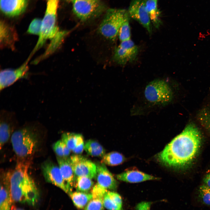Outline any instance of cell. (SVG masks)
<instances>
[{
  "mask_svg": "<svg viewBox=\"0 0 210 210\" xmlns=\"http://www.w3.org/2000/svg\"><path fill=\"white\" fill-rule=\"evenodd\" d=\"M202 137L200 131L190 123L167 145L158 155L159 161L169 167L180 168L189 164L193 159L200 147Z\"/></svg>",
  "mask_w": 210,
  "mask_h": 210,
  "instance_id": "6da1fadb",
  "label": "cell"
},
{
  "mask_svg": "<svg viewBox=\"0 0 210 210\" xmlns=\"http://www.w3.org/2000/svg\"><path fill=\"white\" fill-rule=\"evenodd\" d=\"M29 164L24 160L19 161L14 170L9 172L10 189L14 201L34 205L39 195L34 182L28 174Z\"/></svg>",
  "mask_w": 210,
  "mask_h": 210,
  "instance_id": "7a4b0ae2",
  "label": "cell"
},
{
  "mask_svg": "<svg viewBox=\"0 0 210 210\" xmlns=\"http://www.w3.org/2000/svg\"><path fill=\"white\" fill-rule=\"evenodd\" d=\"M42 128L41 123L34 121L26 123L15 130L11 137V141L18 157L24 159L33 154Z\"/></svg>",
  "mask_w": 210,
  "mask_h": 210,
  "instance_id": "3957f363",
  "label": "cell"
},
{
  "mask_svg": "<svg viewBox=\"0 0 210 210\" xmlns=\"http://www.w3.org/2000/svg\"><path fill=\"white\" fill-rule=\"evenodd\" d=\"M128 14V12L124 9H108L99 26V32L106 39L114 41Z\"/></svg>",
  "mask_w": 210,
  "mask_h": 210,
  "instance_id": "277c9868",
  "label": "cell"
},
{
  "mask_svg": "<svg viewBox=\"0 0 210 210\" xmlns=\"http://www.w3.org/2000/svg\"><path fill=\"white\" fill-rule=\"evenodd\" d=\"M144 94L149 102L156 104L165 105L173 98V93L168 84L160 79L153 80L146 87Z\"/></svg>",
  "mask_w": 210,
  "mask_h": 210,
  "instance_id": "5b68a950",
  "label": "cell"
},
{
  "mask_svg": "<svg viewBox=\"0 0 210 210\" xmlns=\"http://www.w3.org/2000/svg\"><path fill=\"white\" fill-rule=\"evenodd\" d=\"M72 5L73 12L82 21L97 16L104 12L105 5L100 0H68Z\"/></svg>",
  "mask_w": 210,
  "mask_h": 210,
  "instance_id": "8992f818",
  "label": "cell"
},
{
  "mask_svg": "<svg viewBox=\"0 0 210 210\" xmlns=\"http://www.w3.org/2000/svg\"><path fill=\"white\" fill-rule=\"evenodd\" d=\"M18 124L14 112L5 110L0 113V149L8 141Z\"/></svg>",
  "mask_w": 210,
  "mask_h": 210,
  "instance_id": "52a82bcc",
  "label": "cell"
},
{
  "mask_svg": "<svg viewBox=\"0 0 210 210\" xmlns=\"http://www.w3.org/2000/svg\"><path fill=\"white\" fill-rule=\"evenodd\" d=\"M74 175L76 177L84 176L92 179L95 178L97 165L90 160L79 155L69 157Z\"/></svg>",
  "mask_w": 210,
  "mask_h": 210,
  "instance_id": "ba28073f",
  "label": "cell"
},
{
  "mask_svg": "<svg viewBox=\"0 0 210 210\" xmlns=\"http://www.w3.org/2000/svg\"><path fill=\"white\" fill-rule=\"evenodd\" d=\"M146 0H132L129 8L130 16L137 21L149 33L152 31L151 20L147 12Z\"/></svg>",
  "mask_w": 210,
  "mask_h": 210,
  "instance_id": "9c48e42d",
  "label": "cell"
},
{
  "mask_svg": "<svg viewBox=\"0 0 210 210\" xmlns=\"http://www.w3.org/2000/svg\"><path fill=\"white\" fill-rule=\"evenodd\" d=\"M42 173L45 180L59 187L68 193L66 184L59 166L50 160H47L41 166Z\"/></svg>",
  "mask_w": 210,
  "mask_h": 210,
  "instance_id": "30bf717a",
  "label": "cell"
},
{
  "mask_svg": "<svg viewBox=\"0 0 210 210\" xmlns=\"http://www.w3.org/2000/svg\"><path fill=\"white\" fill-rule=\"evenodd\" d=\"M31 57L30 56L22 65L16 69H6L1 71L0 91L13 85L19 79L25 76L28 71V64Z\"/></svg>",
  "mask_w": 210,
  "mask_h": 210,
  "instance_id": "8fae6325",
  "label": "cell"
},
{
  "mask_svg": "<svg viewBox=\"0 0 210 210\" xmlns=\"http://www.w3.org/2000/svg\"><path fill=\"white\" fill-rule=\"evenodd\" d=\"M59 0H47L46 9L41 25L42 29L45 32H52L57 27L56 22Z\"/></svg>",
  "mask_w": 210,
  "mask_h": 210,
  "instance_id": "7c38bea8",
  "label": "cell"
},
{
  "mask_svg": "<svg viewBox=\"0 0 210 210\" xmlns=\"http://www.w3.org/2000/svg\"><path fill=\"white\" fill-rule=\"evenodd\" d=\"M27 2V0H0L1 10L7 16H17L24 11Z\"/></svg>",
  "mask_w": 210,
  "mask_h": 210,
  "instance_id": "4fadbf2b",
  "label": "cell"
},
{
  "mask_svg": "<svg viewBox=\"0 0 210 210\" xmlns=\"http://www.w3.org/2000/svg\"><path fill=\"white\" fill-rule=\"evenodd\" d=\"M96 178L98 184L106 189L115 190L118 184L105 164L101 163L97 165Z\"/></svg>",
  "mask_w": 210,
  "mask_h": 210,
  "instance_id": "5bb4252c",
  "label": "cell"
},
{
  "mask_svg": "<svg viewBox=\"0 0 210 210\" xmlns=\"http://www.w3.org/2000/svg\"><path fill=\"white\" fill-rule=\"evenodd\" d=\"M57 162L66 184L68 193L72 192L75 181L74 174L70 163L69 157H57Z\"/></svg>",
  "mask_w": 210,
  "mask_h": 210,
  "instance_id": "9a60e30c",
  "label": "cell"
},
{
  "mask_svg": "<svg viewBox=\"0 0 210 210\" xmlns=\"http://www.w3.org/2000/svg\"><path fill=\"white\" fill-rule=\"evenodd\" d=\"M0 188V210H10L11 197L10 189L9 172L3 174Z\"/></svg>",
  "mask_w": 210,
  "mask_h": 210,
  "instance_id": "2e32d148",
  "label": "cell"
},
{
  "mask_svg": "<svg viewBox=\"0 0 210 210\" xmlns=\"http://www.w3.org/2000/svg\"><path fill=\"white\" fill-rule=\"evenodd\" d=\"M119 180L131 183L156 180L158 178L136 170H127L116 175Z\"/></svg>",
  "mask_w": 210,
  "mask_h": 210,
  "instance_id": "e0dca14e",
  "label": "cell"
},
{
  "mask_svg": "<svg viewBox=\"0 0 210 210\" xmlns=\"http://www.w3.org/2000/svg\"><path fill=\"white\" fill-rule=\"evenodd\" d=\"M0 33L1 46L13 47L18 38L15 30L4 21H1Z\"/></svg>",
  "mask_w": 210,
  "mask_h": 210,
  "instance_id": "ac0fdd59",
  "label": "cell"
},
{
  "mask_svg": "<svg viewBox=\"0 0 210 210\" xmlns=\"http://www.w3.org/2000/svg\"><path fill=\"white\" fill-rule=\"evenodd\" d=\"M146 9L154 25L158 28L161 24L160 19V12L158 7V0H147L146 3Z\"/></svg>",
  "mask_w": 210,
  "mask_h": 210,
  "instance_id": "d6986e66",
  "label": "cell"
},
{
  "mask_svg": "<svg viewBox=\"0 0 210 210\" xmlns=\"http://www.w3.org/2000/svg\"><path fill=\"white\" fill-rule=\"evenodd\" d=\"M136 58L128 51L119 46L115 49L113 56V60L121 65L133 61Z\"/></svg>",
  "mask_w": 210,
  "mask_h": 210,
  "instance_id": "ffe728a7",
  "label": "cell"
},
{
  "mask_svg": "<svg viewBox=\"0 0 210 210\" xmlns=\"http://www.w3.org/2000/svg\"><path fill=\"white\" fill-rule=\"evenodd\" d=\"M69 195L74 205L79 209L85 207L92 198L91 194L78 191L72 192Z\"/></svg>",
  "mask_w": 210,
  "mask_h": 210,
  "instance_id": "44dd1931",
  "label": "cell"
},
{
  "mask_svg": "<svg viewBox=\"0 0 210 210\" xmlns=\"http://www.w3.org/2000/svg\"><path fill=\"white\" fill-rule=\"evenodd\" d=\"M84 150L88 155L93 156L102 157L105 153L102 146L97 141L92 140H89L85 142Z\"/></svg>",
  "mask_w": 210,
  "mask_h": 210,
  "instance_id": "7402d4cb",
  "label": "cell"
},
{
  "mask_svg": "<svg viewBox=\"0 0 210 210\" xmlns=\"http://www.w3.org/2000/svg\"><path fill=\"white\" fill-rule=\"evenodd\" d=\"M125 159L121 153L117 152H112L105 154L102 157L101 162L109 166H116L123 163Z\"/></svg>",
  "mask_w": 210,
  "mask_h": 210,
  "instance_id": "603a6c76",
  "label": "cell"
},
{
  "mask_svg": "<svg viewBox=\"0 0 210 210\" xmlns=\"http://www.w3.org/2000/svg\"><path fill=\"white\" fill-rule=\"evenodd\" d=\"M93 184L92 179L86 176H80L76 177L74 185L78 191L88 193Z\"/></svg>",
  "mask_w": 210,
  "mask_h": 210,
  "instance_id": "cb8c5ba5",
  "label": "cell"
},
{
  "mask_svg": "<svg viewBox=\"0 0 210 210\" xmlns=\"http://www.w3.org/2000/svg\"><path fill=\"white\" fill-rule=\"evenodd\" d=\"M129 16L128 14L121 26L118 32V36L121 42L131 39V31Z\"/></svg>",
  "mask_w": 210,
  "mask_h": 210,
  "instance_id": "d4e9b609",
  "label": "cell"
},
{
  "mask_svg": "<svg viewBox=\"0 0 210 210\" xmlns=\"http://www.w3.org/2000/svg\"><path fill=\"white\" fill-rule=\"evenodd\" d=\"M78 134L67 132L63 133L62 135L61 140L71 151L75 147Z\"/></svg>",
  "mask_w": 210,
  "mask_h": 210,
  "instance_id": "484cf974",
  "label": "cell"
},
{
  "mask_svg": "<svg viewBox=\"0 0 210 210\" xmlns=\"http://www.w3.org/2000/svg\"><path fill=\"white\" fill-rule=\"evenodd\" d=\"M199 196L203 204L210 205V188L205 185L201 186L199 189Z\"/></svg>",
  "mask_w": 210,
  "mask_h": 210,
  "instance_id": "4316f807",
  "label": "cell"
},
{
  "mask_svg": "<svg viewBox=\"0 0 210 210\" xmlns=\"http://www.w3.org/2000/svg\"><path fill=\"white\" fill-rule=\"evenodd\" d=\"M103 202L104 206L108 210H122V205L110 198L107 193L103 199Z\"/></svg>",
  "mask_w": 210,
  "mask_h": 210,
  "instance_id": "83f0119b",
  "label": "cell"
},
{
  "mask_svg": "<svg viewBox=\"0 0 210 210\" xmlns=\"http://www.w3.org/2000/svg\"><path fill=\"white\" fill-rule=\"evenodd\" d=\"M103 199H93L85 206L84 210H104Z\"/></svg>",
  "mask_w": 210,
  "mask_h": 210,
  "instance_id": "f1b7e54d",
  "label": "cell"
},
{
  "mask_svg": "<svg viewBox=\"0 0 210 210\" xmlns=\"http://www.w3.org/2000/svg\"><path fill=\"white\" fill-rule=\"evenodd\" d=\"M119 46L126 49L134 57H136L138 52V48L131 39L121 42Z\"/></svg>",
  "mask_w": 210,
  "mask_h": 210,
  "instance_id": "f546056e",
  "label": "cell"
},
{
  "mask_svg": "<svg viewBox=\"0 0 210 210\" xmlns=\"http://www.w3.org/2000/svg\"><path fill=\"white\" fill-rule=\"evenodd\" d=\"M108 191L107 189L97 183L93 187L91 194L93 199H103Z\"/></svg>",
  "mask_w": 210,
  "mask_h": 210,
  "instance_id": "4dcf8cb0",
  "label": "cell"
},
{
  "mask_svg": "<svg viewBox=\"0 0 210 210\" xmlns=\"http://www.w3.org/2000/svg\"><path fill=\"white\" fill-rule=\"evenodd\" d=\"M42 20L39 19H34L30 23L27 30L29 34L39 35L40 33Z\"/></svg>",
  "mask_w": 210,
  "mask_h": 210,
  "instance_id": "1f68e13d",
  "label": "cell"
},
{
  "mask_svg": "<svg viewBox=\"0 0 210 210\" xmlns=\"http://www.w3.org/2000/svg\"><path fill=\"white\" fill-rule=\"evenodd\" d=\"M84 146L83 137L81 134H78L75 147L72 151L77 155L80 154L84 149Z\"/></svg>",
  "mask_w": 210,
  "mask_h": 210,
  "instance_id": "d6a6232c",
  "label": "cell"
},
{
  "mask_svg": "<svg viewBox=\"0 0 210 210\" xmlns=\"http://www.w3.org/2000/svg\"><path fill=\"white\" fill-rule=\"evenodd\" d=\"M64 143L61 140L57 141L53 145V149L57 157H64Z\"/></svg>",
  "mask_w": 210,
  "mask_h": 210,
  "instance_id": "836d02e7",
  "label": "cell"
},
{
  "mask_svg": "<svg viewBox=\"0 0 210 210\" xmlns=\"http://www.w3.org/2000/svg\"><path fill=\"white\" fill-rule=\"evenodd\" d=\"M150 203L148 202H142L139 204L136 207V210H150Z\"/></svg>",
  "mask_w": 210,
  "mask_h": 210,
  "instance_id": "e575fe53",
  "label": "cell"
},
{
  "mask_svg": "<svg viewBox=\"0 0 210 210\" xmlns=\"http://www.w3.org/2000/svg\"><path fill=\"white\" fill-rule=\"evenodd\" d=\"M205 185L210 188V173L207 174L204 179Z\"/></svg>",
  "mask_w": 210,
  "mask_h": 210,
  "instance_id": "d590c367",
  "label": "cell"
},
{
  "mask_svg": "<svg viewBox=\"0 0 210 210\" xmlns=\"http://www.w3.org/2000/svg\"><path fill=\"white\" fill-rule=\"evenodd\" d=\"M14 210H22V209H15Z\"/></svg>",
  "mask_w": 210,
  "mask_h": 210,
  "instance_id": "8d00e7d4",
  "label": "cell"
}]
</instances>
